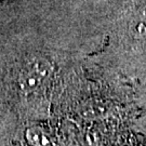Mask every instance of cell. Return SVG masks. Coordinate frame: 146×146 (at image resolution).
<instances>
[{"mask_svg":"<svg viewBox=\"0 0 146 146\" xmlns=\"http://www.w3.org/2000/svg\"><path fill=\"white\" fill-rule=\"evenodd\" d=\"M47 81L42 79L40 76L31 72L26 67L22 69V72L19 75L17 84L23 94H33L37 92L38 90L42 88V86Z\"/></svg>","mask_w":146,"mask_h":146,"instance_id":"6da1fadb","label":"cell"},{"mask_svg":"<svg viewBox=\"0 0 146 146\" xmlns=\"http://www.w3.org/2000/svg\"><path fill=\"white\" fill-rule=\"evenodd\" d=\"M25 139L31 146H53L51 135L41 127L33 125L25 131Z\"/></svg>","mask_w":146,"mask_h":146,"instance_id":"7a4b0ae2","label":"cell"},{"mask_svg":"<svg viewBox=\"0 0 146 146\" xmlns=\"http://www.w3.org/2000/svg\"><path fill=\"white\" fill-rule=\"evenodd\" d=\"M24 67H26L27 69L37 74L46 81H48L51 78V76L53 75V70H54L53 64L46 58H31V61L26 63V65Z\"/></svg>","mask_w":146,"mask_h":146,"instance_id":"3957f363","label":"cell"}]
</instances>
